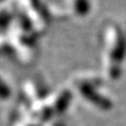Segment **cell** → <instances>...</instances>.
Here are the masks:
<instances>
[{"mask_svg":"<svg viewBox=\"0 0 126 126\" xmlns=\"http://www.w3.org/2000/svg\"><path fill=\"white\" fill-rule=\"evenodd\" d=\"M103 71L107 79L116 80L121 74V65L126 53V41L121 28L110 23L103 33Z\"/></svg>","mask_w":126,"mask_h":126,"instance_id":"1","label":"cell"},{"mask_svg":"<svg viewBox=\"0 0 126 126\" xmlns=\"http://www.w3.org/2000/svg\"><path fill=\"white\" fill-rule=\"evenodd\" d=\"M72 86L77 91L80 97L86 102H89L104 109L111 105L110 98L102 92V80L95 74L83 72L77 75L72 80Z\"/></svg>","mask_w":126,"mask_h":126,"instance_id":"2","label":"cell"},{"mask_svg":"<svg viewBox=\"0 0 126 126\" xmlns=\"http://www.w3.org/2000/svg\"><path fill=\"white\" fill-rule=\"evenodd\" d=\"M10 31H11V39H16L17 43L21 41V44L15 49L17 51L18 56H21L23 60L30 61L28 59L33 54L34 49V38L31 31H28V27L18 23L17 21H12L10 25Z\"/></svg>","mask_w":126,"mask_h":126,"instance_id":"3","label":"cell"},{"mask_svg":"<svg viewBox=\"0 0 126 126\" xmlns=\"http://www.w3.org/2000/svg\"><path fill=\"white\" fill-rule=\"evenodd\" d=\"M67 12L75 17H83L89 12L91 0H66Z\"/></svg>","mask_w":126,"mask_h":126,"instance_id":"4","label":"cell"},{"mask_svg":"<svg viewBox=\"0 0 126 126\" xmlns=\"http://www.w3.org/2000/svg\"><path fill=\"white\" fill-rule=\"evenodd\" d=\"M11 95V83L9 79L0 72V100L7 99Z\"/></svg>","mask_w":126,"mask_h":126,"instance_id":"5","label":"cell"},{"mask_svg":"<svg viewBox=\"0 0 126 126\" xmlns=\"http://www.w3.org/2000/svg\"><path fill=\"white\" fill-rule=\"evenodd\" d=\"M11 23H12V21H11V18H9V9L0 6V28L6 27Z\"/></svg>","mask_w":126,"mask_h":126,"instance_id":"6","label":"cell"}]
</instances>
